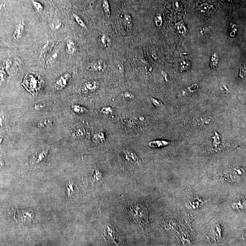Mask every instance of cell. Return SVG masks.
<instances>
[{
  "label": "cell",
  "mask_w": 246,
  "mask_h": 246,
  "mask_svg": "<svg viewBox=\"0 0 246 246\" xmlns=\"http://www.w3.org/2000/svg\"><path fill=\"white\" fill-rule=\"evenodd\" d=\"M41 80L37 76L33 74H28L25 77L22 85L28 91L32 92L39 88Z\"/></svg>",
  "instance_id": "cell-1"
},
{
  "label": "cell",
  "mask_w": 246,
  "mask_h": 246,
  "mask_svg": "<svg viewBox=\"0 0 246 246\" xmlns=\"http://www.w3.org/2000/svg\"><path fill=\"white\" fill-rule=\"evenodd\" d=\"M49 150H42L37 152L30 158V165H36L43 162L46 159Z\"/></svg>",
  "instance_id": "cell-2"
},
{
  "label": "cell",
  "mask_w": 246,
  "mask_h": 246,
  "mask_svg": "<svg viewBox=\"0 0 246 246\" xmlns=\"http://www.w3.org/2000/svg\"><path fill=\"white\" fill-rule=\"evenodd\" d=\"M71 78V74L68 73L63 74L60 76L56 81L55 88L57 90L63 89L67 85Z\"/></svg>",
  "instance_id": "cell-3"
},
{
  "label": "cell",
  "mask_w": 246,
  "mask_h": 246,
  "mask_svg": "<svg viewBox=\"0 0 246 246\" xmlns=\"http://www.w3.org/2000/svg\"><path fill=\"white\" fill-rule=\"evenodd\" d=\"M99 83L97 81H88L83 84L82 92L83 94L92 93L96 91L99 87Z\"/></svg>",
  "instance_id": "cell-4"
},
{
  "label": "cell",
  "mask_w": 246,
  "mask_h": 246,
  "mask_svg": "<svg viewBox=\"0 0 246 246\" xmlns=\"http://www.w3.org/2000/svg\"><path fill=\"white\" fill-rule=\"evenodd\" d=\"M54 46L55 43L52 41H48L42 49L40 55V59L43 60L47 57V55L52 50Z\"/></svg>",
  "instance_id": "cell-5"
},
{
  "label": "cell",
  "mask_w": 246,
  "mask_h": 246,
  "mask_svg": "<svg viewBox=\"0 0 246 246\" xmlns=\"http://www.w3.org/2000/svg\"><path fill=\"white\" fill-rule=\"evenodd\" d=\"M124 154L125 159L129 162L135 165L139 164V158L135 152L130 150H125Z\"/></svg>",
  "instance_id": "cell-6"
},
{
  "label": "cell",
  "mask_w": 246,
  "mask_h": 246,
  "mask_svg": "<svg viewBox=\"0 0 246 246\" xmlns=\"http://www.w3.org/2000/svg\"><path fill=\"white\" fill-rule=\"evenodd\" d=\"M25 24L24 21L20 22L16 26V28L15 29L13 37L16 40H18L20 39L22 37V32L24 31V28Z\"/></svg>",
  "instance_id": "cell-7"
},
{
  "label": "cell",
  "mask_w": 246,
  "mask_h": 246,
  "mask_svg": "<svg viewBox=\"0 0 246 246\" xmlns=\"http://www.w3.org/2000/svg\"><path fill=\"white\" fill-rule=\"evenodd\" d=\"M66 189L68 197L70 198H73L79 192V189L77 186L71 181H68L66 185Z\"/></svg>",
  "instance_id": "cell-8"
},
{
  "label": "cell",
  "mask_w": 246,
  "mask_h": 246,
  "mask_svg": "<svg viewBox=\"0 0 246 246\" xmlns=\"http://www.w3.org/2000/svg\"><path fill=\"white\" fill-rule=\"evenodd\" d=\"M18 211V213L20 215H21V218L19 219V221H21L23 223H27V222H30L31 221L33 217V212L31 211Z\"/></svg>",
  "instance_id": "cell-9"
},
{
  "label": "cell",
  "mask_w": 246,
  "mask_h": 246,
  "mask_svg": "<svg viewBox=\"0 0 246 246\" xmlns=\"http://www.w3.org/2000/svg\"><path fill=\"white\" fill-rule=\"evenodd\" d=\"M77 51L75 42L71 39H68L66 42V52L68 55H73Z\"/></svg>",
  "instance_id": "cell-10"
},
{
  "label": "cell",
  "mask_w": 246,
  "mask_h": 246,
  "mask_svg": "<svg viewBox=\"0 0 246 246\" xmlns=\"http://www.w3.org/2000/svg\"><path fill=\"white\" fill-rule=\"evenodd\" d=\"M106 65L105 62L102 60H98L90 65V69L94 71H100L105 69Z\"/></svg>",
  "instance_id": "cell-11"
},
{
  "label": "cell",
  "mask_w": 246,
  "mask_h": 246,
  "mask_svg": "<svg viewBox=\"0 0 246 246\" xmlns=\"http://www.w3.org/2000/svg\"><path fill=\"white\" fill-rule=\"evenodd\" d=\"M100 42L101 45L105 49H108L110 46L111 40L109 35L107 34H103L100 38Z\"/></svg>",
  "instance_id": "cell-12"
},
{
  "label": "cell",
  "mask_w": 246,
  "mask_h": 246,
  "mask_svg": "<svg viewBox=\"0 0 246 246\" xmlns=\"http://www.w3.org/2000/svg\"><path fill=\"white\" fill-rule=\"evenodd\" d=\"M114 230L113 227L110 225L106 226L104 230V234L105 236L108 238L109 240L113 239L114 238Z\"/></svg>",
  "instance_id": "cell-13"
},
{
  "label": "cell",
  "mask_w": 246,
  "mask_h": 246,
  "mask_svg": "<svg viewBox=\"0 0 246 246\" xmlns=\"http://www.w3.org/2000/svg\"><path fill=\"white\" fill-rule=\"evenodd\" d=\"M53 121L51 119H43V120H41L38 122V127L39 128L43 129V128H46V127H48V126H50L52 124Z\"/></svg>",
  "instance_id": "cell-14"
},
{
  "label": "cell",
  "mask_w": 246,
  "mask_h": 246,
  "mask_svg": "<svg viewBox=\"0 0 246 246\" xmlns=\"http://www.w3.org/2000/svg\"><path fill=\"white\" fill-rule=\"evenodd\" d=\"M72 110L74 112L76 113L81 114L84 113L87 111V109L84 107L79 105H73L71 107Z\"/></svg>",
  "instance_id": "cell-15"
},
{
  "label": "cell",
  "mask_w": 246,
  "mask_h": 246,
  "mask_svg": "<svg viewBox=\"0 0 246 246\" xmlns=\"http://www.w3.org/2000/svg\"><path fill=\"white\" fill-rule=\"evenodd\" d=\"M93 140L96 143H102L105 141V135L102 132H98L94 136Z\"/></svg>",
  "instance_id": "cell-16"
},
{
  "label": "cell",
  "mask_w": 246,
  "mask_h": 246,
  "mask_svg": "<svg viewBox=\"0 0 246 246\" xmlns=\"http://www.w3.org/2000/svg\"><path fill=\"white\" fill-rule=\"evenodd\" d=\"M102 7L107 17L110 18V10L108 0H102Z\"/></svg>",
  "instance_id": "cell-17"
},
{
  "label": "cell",
  "mask_w": 246,
  "mask_h": 246,
  "mask_svg": "<svg viewBox=\"0 0 246 246\" xmlns=\"http://www.w3.org/2000/svg\"><path fill=\"white\" fill-rule=\"evenodd\" d=\"M167 142L162 141H153L149 143L150 146L151 147H158L167 145L168 144Z\"/></svg>",
  "instance_id": "cell-18"
},
{
  "label": "cell",
  "mask_w": 246,
  "mask_h": 246,
  "mask_svg": "<svg viewBox=\"0 0 246 246\" xmlns=\"http://www.w3.org/2000/svg\"><path fill=\"white\" fill-rule=\"evenodd\" d=\"M73 17H74L76 21L78 23L79 25L81 27L84 28V29H87V27L86 26L85 24H84V22H83L81 18L80 17H79V16L75 14H73Z\"/></svg>",
  "instance_id": "cell-19"
},
{
  "label": "cell",
  "mask_w": 246,
  "mask_h": 246,
  "mask_svg": "<svg viewBox=\"0 0 246 246\" xmlns=\"http://www.w3.org/2000/svg\"><path fill=\"white\" fill-rule=\"evenodd\" d=\"M57 56H58V53L57 52H55L53 55H52L47 61V66H49L52 65L55 62V61L56 60Z\"/></svg>",
  "instance_id": "cell-20"
},
{
  "label": "cell",
  "mask_w": 246,
  "mask_h": 246,
  "mask_svg": "<svg viewBox=\"0 0 246 246\" xmlns=\"http://www.w3.org/2000/svg\"><path fill=\"white\" fill-rule=\"evenodd\" d=\"M85 134V130L82 128H80L74 131L73 135L76 137H80L83 136Z\"/></svg>",
  "instance_id": "cell-21"
},
{
  "label": "cell",
  "mask_w": 246,
  "mask_h": 246,
  "mask_svg": "<svg viewBox=\"0 0 246 246\" xmlns=\"http://www.w3.org/2000/svg\"><path fill=\"white\" fill-rule=\"evenodd\" d=\"M6 122L5 113L3 110L0 111V130H2L4 127Z\"/></svg>",
  "instance_id": "cell-22"
},
{
  "label": "cell",
  "mask_w": 246,
  "mask_h": 246,
  "mask_svg": "<svg viewBox=\"0 0 246 246\" xmlns=\"http://www.w3.org/2000/svg\"><path fill=\"white\" fill-rule=\"evenodd\" d=\"M201 12H206L212 9V6L207 3H204L200 7Z\"/></svg>",
  "instance_id": "cell-23"
},
{
  "label": "cell",
  "mask_w": 246,
  "mask_h": 246,
  "mask_svg": "<svg viewBox=\"0 0 246 246\" xmlns=\"http://www.w3.org/2000/svg\"><path fill=\"white\" fill-rule=\"evenodd\" d=\"M102 173H101L98 170H94L93 173V175L92 177L93 178L94 180H100L102 178Z\"/></svg>",
  "instance_id": "cell-24"
},
{
  "label": "cell",
  "mask_w": 246,
  "mask_h": 246,
  "mask_svg": "<svg viewBox=\"0 0 246 246\" xmlns=\"http://www.w3.org/2000/svg\"><path fill=\"white\" fill-rule=\"evenodd\" d=\"M61 22L59 20H55L51 24L50 27L52 30H57L61 27Z\"/></svg>",
  "instance_id": "cell-25"
},
{
  "label": "cell",
  "mask_w": 246,
  "mask_h": 246,
  "mask_svg": "<svg viewBox=\"0 0 246 246\" xmlns=\"http://www.w3.org/2000/svg\"><path fill=\"white\" fill-rule=\"evenodd\" d=\"M155 24L158 27H160L161 26L162 24V18L161 15H157V16H155Z\"/></svg>",
  "instance_id": "cell-26"
},
{
  "label": "cell",
  "mask_w": 246,
  "mask_h": 246,
  "mask_svg": "<svg viewBox=\"0 0 246 246\" xmlns=\"http://www.w3.org/2000/svg\"><path fill=\"white\" fill-rule=\"evenodd\" d=\"M32 3H33L34 7L36 8V10L38 12H41V11H43V5H42L40 2L36 1H32Z\"/></svg>",
  "instance_id": "cell-27"
},
{
  "label": "cell",
  "mask_w": 246,
  "mask_h": 246,
  "mask_svg": "<svg viewBox=\"0 0 246 246\" xmlns=\"http://www.w3.org/2000/svg\"><path fill=\"white\" fill-rule=\"evenodd\" d=\"M46 105L43 104H36L33 107V109L35 111H40L43 110L46 108Z\"/></svg>",
  "instance_id": "cell-28"
},
{
  "label": "cell",
  "mask_w": 246,
  "mask_h": 246,
  "mask_svg": "<svg viewBox=\"0 0 246 246\" xmlns=\"http://www.w3.org/2000/svg\"><path fill=\"white\" fill-rule=\"evenodd\" d=\"M6 73L3 70H0V86L3 84L6 79Z\"/></svg>",
  "instance_id": "cell-29"
},
{
  "label": "cell",
  "mask_w": 246,
  "mask_h": 246,
  "mask_svg": "<svg viewBox=\"0 0 246 246\" xmlns=\"http://www.w3.org/2000/svg\"><path fill=\"white\" fill-rule=\"evenodd\" d=\"M101 111L105 114H110L112 113L113 109L110 107L103 108L101 110Z\"/></svg>",
  "instance_id": "cell-30"
},
{
  "label": "cell",
  "mask_w": 246,
  "mask_h": 246,
  "mask_svg": "<svg viewBox=\"0 0 246 246\" xmlns=\"http://www.w3.org/2000/svg\"><path fill=\"white\" fill-rule=\"evenodd\" d=\"M124 97L125 98H127V99H131V98H134V95L132 94L129 93L128 92H125L123 94Z\"/></svg>",
  "instance_id": "cell-31"
},
{
  "label": "cell",
  "mask_w": 246,
  "mask_h": 246,
  "mask_svg": "<svg viewBox=\"0 0 246 246\" xmlns=\"http://www.w3.org/2000/svg\"><path fill=\"white\" fill-rule=\"evenodd\" d=\"M152 100H153V103L154 105H155L157 106H160L161 105V103L160 102H159V101H158L157 100L155 99H152Z\"/></svg>",
  "instance_id": "cell-32"
},
{
  "label": "cell",
  "mask_w": 246,
  "mask_h": 246,
  "mask_svg": "<svg viewBox=\"0 0 246 246\" xmlns=\"http://www.w3.org/2000/svg\"><path fill=\"white\" fill-rule=\"evenodd\" d=\"M4 166V162L3 159L0 157V170L3 168Z\"/></svg>",
  "instance_id": "cell-33"
},
{
  "label": "cell",
  "mask_w": 246,
  "mask_h": 246,
  "mask_svg": "<svg viewBox=\"0 0 246 246\" xmlns=\"http://www.w3.org/2000/svg\"><path fill=\"white\" fill-rule=\"evenodd\" d=\"M2 140H3L2 138H0V143H1L2 142Z\"/></svg>",
  "instance_id": "cell-34"
}]
</instances>
